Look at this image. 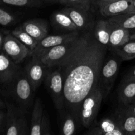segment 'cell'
<instances>
[{"label":"cell","instance_id":"12","mask_svg":"<svg viewBox=\"0 0 135 135\" xmlns=\"http://www.w3.org/2000/svg\"><path fill=\"white\" fill-rule=\"evenodd\" d=\"M45 67L38 59L34 57H32L25 67V72L34 92L38 89L44 79Z\"/></svg>","mask_w":135,"mask_h":135},{"label":"cell","instance_id":"33","mask_svg":"<svg viewBox=\"0 0 135 135\" xmlns=\"http://www.w3.org/2000/svg\"><path fill=\"white\" fill-rule=\"evenodd\" d=\"M4 37L2 34L0 33V53L3 51V45Z\"/></svg>","mask_w":135,"mask_h":135},{"label":"cell","instance_id":"5","mask_svg":"<svg viewBox=\"0 0 135 135\" xmlns=\"http://www.w3.org/2000/svg\"><path fill=\"white\" fill-rule=\"evenodd\" d=\"M45 84L50 92L56 109L62 113L65 106L63 80L59 69L51 71L45 76Z\"/></svg>","mask_w":135,"mask_h":135},{"label":"cell","instance_id":"29","mask_svg":"<svg viewBox=\"0 0 135 135\" xmlns=\"http://www.w3.org/2000/svg\"><path fill=\"white\" fill-rule=\"evenodd\" d=\"M50 124L48 117L46 113H43L42 123L40 125V135H50Z\"/></svg>","mask_w":135,"mask_h":135},{"label":"cell","instance_id":"26","mask_svg":"<svg viewBox=\"0 0 135 135\" xmlns=\"http://www.w3.org/2000/svg\"><path fill=\"white\" fill-rule=\"evenodd\" d=\"M0 5L21 7H33L41 5L40 0H0Z\"/></svg>","mask_w":135,"mask_h":135},{"label":"cell","instance_id":"39","mask_svg":"<svg viewBox=\"0 0 135 135\" xmlns=\"http://www.w3.org/2000/svg\"><path fill=\"white\" fill-rule=\"evenodd\" d=\"M133 135H135V132H134V133H133Z\"/></svg>","mask_w":135,"mask_h":135},{"label":"cell","instance_id":"1","mask_svg":"<svg viewBox=\"0 0 135 135\" xmlns=\"http://www.w3.org/2000/svg\"><path fill=\"white\" fill-rule=\"evenodd\" d=\"M108 48L97 40L94 29H90L79 34L57 65L63 80L65 106L76 121L80 120L83 100L100 83Z\"/></svg>","mask_w":135,"mask_h":135},{"label":"cell","instance_id":"16","mask_svg":"<svg viewBox=\"0 0 135 135\" xmlns=\"http://www.w3.org/2000/svg\"><path fill=\"white\" fill-rule=\"evenodd\" d=\"M111 26V34L109 48L115 50L130 40L129 30L121 27L118 25L109 22Z\"/></svg>","mask_w":135,"mask_h":135},{"label":"cell","instance_id":"6","mask_svg":"<svg viewBox=\"0 0 135 135\" xmlns=\"http://www.w3.org/2000/svg\"><path fill=\"white\" fill-rule=\"evenodd\" d=\"M3 51L17 64H19L31 54V50L12 34L4 37Z\"/></svg>","mask_w":135,"mask_h":135},{"label":"cell","instance_id":"25","mask_svg":"<svg viewBox=\"0 0 135 135\" xmlns=\"http://www.w3.org/2000/svg\"><path fill=\"white\" fill-rule=\"evenodd\" d=\"M75 118L69 112L64 115L61 127V133L64 135H73L76 132Z\"/></svg>","mask_w":135,"mask_h":135},{"label":"cell","instance_id":"9","mask_svg":"<svg viewBox=\"0 0 135 135\" xmlns=\"http://www.w3.org/2000/svg\"><path fill=\"white\" fill-rule=\"evenodd\" d=\"M74 41L75 40L48 49L38 59L46 67L57 65L67 55L73 45Z\"/></svg>","mask_w":135,"mask_h":135},{"label":"cell","instance_id":"20","mask_svg":"<svg viewBox=\"0 0 135 135\" xmlns=\"http://www.w3.org/2000/svg\"><path fill=\"white\" fill-rule=\"evenodd\" d=\"M119 100L124 105H128L135 99V79H125L119 90Z\"/></svg>","mask_w":135,"mask_h":135},{"label":"cell","instance_id":"31","mask_svg":"<svg viewBox=\"0 0 135 135\" xmlns=\"http://www.w3.org/2000/svg\"><path fill=\"white\" fill-rule=\"evenodd\" d=\"M125 109L127 111H128V112L135 115V102L131 103V104H128V105H126Z\"/></svg>","mask_w":135,"mask_h":135},{"label":"cell","instance_id":"32","mask_svg":"<svg viewBox=\"0 0 135 135\" xmlns=\"http://www.w3.org/2000/svg\"><path fill=\"white\" fill-rule=\"evenodd\" d=\"M125 79H135V68L128 74Z\"/></svg>","mask_w":135,"mask_h":135},{"label":"cell","instance_id":"40","mask_svg":"<svg viewBox=\"0 0 135 135\" xmlns=\"http://www.w3.org/2000/svg\"><path fill=\"white\" fill-rule=\"evenodd\" d=\"M133 102H135V99H134V101H133V102H132V103H133Z\"/></svg>","mask_w":135,"mask_h":135},{"label":"cell","instance_id":"11","mask_svg":"<svg viewBox=\"0 0 135 135\" xmlns=\"http://www.w3.org/2000/svg\"><path fill=\"white\" fill-rule=\"evenodd\" d=\"M133 0H116L104 3L100 5V11L104 17H112L123 13L133 12Z\"/></svg>","mask_w":135,"mask_h":135},{"label":"cell","instance_id":"22","mask_svg":"<svg viewBox=\"0 0 135 135\" xmlns=\"http://www.w3.org/2000/svg\"><path fill=\"white\" fill-rule=\"evenodd\" d=\"M109 22L127 30L135 28V12H129L110 17Z\"/></svg>","mask_w":135,"mask_h":135},{"label":"cell","instance_id":"18","mask_svg":"<svg viewBox=\"0 0 135 135\" xmlns=\"http://www.w3.org/2000/svg\"><path fill=\"white\" fill-rule=\"evenodd\" d=\"M43 113V105L42 100L39 98H36L32 112L31 123L30 127V135H40V125Z\"/></svg>","mask_w":135,"mask_h":135},{"label":"cell","instance_id":"7","mask_svg":"<svg viewBox=\"0 0 135 135\" xmlns=\"http://www.w3.org/2000/svg\"><path fill=\"white\" fill-rule=\"evenodd\" d=\"M121 58L116 54L105 59L101 69L100 83L102 86L105 94H108L112 88L121 65Z\"/></svg>","mask_w":135,"mask_h":135},{"label":"cell","instance_id":"8","mask_svg":"<svg viewBox=\"0 0 135 135\" xmlns=\"http://www.w3.org/2000/svg\"><path fill=\"white\" fill-rule=\"evenodd\" d=\"M79 35V32L75 31L59 35L46 36L45 38L39 41L35 48L32 50L30 56L38 59L48 49L69 41L74 40Z\"/></svg>","mask_w":135,"mask_h":135},{"label":"cell","instance_id":"19","mask_svg":"<svg viewBox=\"0 0 135 135\" xmlns=\"http://www.w3.org/2000/svg\"><path fill=\"white\" fill-rule=\"evenodd\" d=\"M94 32L97 40L109 48L111 34V26L109 21L104 19L98 21L94 28Z\"/></svg>","mask_w":135,"mask_h":135},{"label":"cell","instance_id":"4","mask_svg":"<svg viewBox=\"0 0 135 135\" xmlns=\"http://www.w3.org/2000/svg\"><path fill=\"white\" fill-rule=\"evenodd\" d=\"M11 94L22 108H27L31 102L34 92L25 72H20L10 83Z\"/></svg>","mask_w":135,"mask_h":135},{"label":"cell","instance_id":"38","mask_svg":"<svg viewBox=\"0 0 135 135\" xmlns=\"http://www.w3.org/2000/svg\"><path fill=\"white\" fill-rule=\"evenodd\" d=\"M130 40H135V33L134 34H132V35H131Z\"/></svg>","mask_w":135,"mask_h":135},{"label":"cell","instance_id":"34","mask_svg":"<svg viewBox=\"0 0 135 135\" xmlns=\"http://www.w3.org/2000/svg\"><path fill=\"white\" fill-rule=\"evenodd\" d=\"M96 3L99 5L102 3H104L109 2V1H116V0H96Z\"/></svg>","mask_w":135,"mask_h":135},{"label":"cell","instance_id":"21","mask_svg":"<svg viewBox=\"0 0 135 135\" xmlns=\"http://www.w3.org/2000/svg\"><path fill=\"white\" fill-rule=\"evenodd\" d=\"M53 21L57 27L64 31L71 32L79 30L77 26L71 20L69 16L62 10L54 13L53 15Z\"/></svg>","mask_w":135,"mask_h":135},{"label":"cell","instance_id":"15","mask_svg":"<svg viewBox=\"0 0 135 135\" xmlns=\"http://www.w3.org/2000/svg\"><path fill=\"white\" fill-rule=\"evenodd\" d=\"M61 10L69 16L79 30L87 29L90 25L88 17L89 11L76 7H67Z\"/></svg>","mask_w":135,"mask_h":135},{"label":"cell","instance_id":"24","mask_svg":"<svg viewBox=\"0 0 135 135\" xmlns=\"http://www.w3.org/2000/svg\"><path fill=\"white\" fill-rule=\"evenodd\" d=\"M12 35L15 36L16 38H18L22 43L26 45V46L29 47V48L32 50H34L36 47V45L38 44V42L36 39H34L33 37L29 34H28L26 32H25L22 27L18 26V28L15 29L13 32H12Z\"/></svg>","mask_w":135,"mask_h":135},{"label":"cell","instance_id":"27","mask_svg":"<svg viewBox=\"0 0 135 135\" xmlns=\"http://www.w3.org/2000/svg\"><path fill=\"white\" fill-rule=\"evenodd\" d=\"M16 21V17L14 15L9 11L0 7V25L9 26L14 23Z\"/></svg>","mask_w":135,"mask_h":135},{"label":"cell","instance_id":"14","mask_svg":"<svg viewBox=\"0 0 135 135\" xmlns=\"http://www.w3.org/2000/svg\"><path fill=\"white\" fill-rule=\"evenodd\" d=\"M91 135H124L117 121L109 118H104L98 125L86 133Z\"/></svg>","mask_w":135,"mask_h":135},{"label":"cell","instance_id":"13","mask_svg":"<svg viewBox=\"0 0 135 135\" xmlns=\"http://www.w3.org/2000/svg\"><path fill=\"white\" fill-rule=\"evenodd\" d=\"M21 27L38 42L47 36V23L42 19L28 20L22 24Z\"/></svg>","mask_w":135,"mask_h":135},{"label":"cell","instance_id":"35","mask_svg":"<svg viewBox=\"0 0 135 135\" xmlns=\"http://www.w3.org/2000/svg\"><path fill=\"white\" fill-rule=\"evenodd\" d=\"M6 107V104L4 103L2 100L0 99V108H4Z\"/></svg>","mask_w":135,"mask_h":135},{"label":"cell","instance_id":"10","mask_svg":"<svg viewBox=\"0 0 135 135\" xmlns=\"http://www.w3.org/2000/svg\"><path fill=\"white\" fill-rule=\"evenodd\" d=\"M20 67L3 51L0 53V83L9 84L19 74Z\"/></svg>","mask_w":135,"mask_h":135},{"label":"cell","instance_id":"37","mask_svg":"<svg viewBox=\"0 0 135 135\" xmlns=\"http://www.w3.org/2000/svg\"><path fill=\"white\" fill-rule=\"evenodd\" d=\"M44 1H49V2H51V3H57V2H59V0H44Z\"/></svg>","mask_w":135,"mask_h":135},{"label":"cell","instance_id":"30","mask_svg":"<svg viewBox=\"0 0 135 135\" xmlns=\"http://www.w3.org/2000/svg\"><path fill=\"white\" fill-rule=\"evenodd\" d=\"M1 109L2 108H0V133L2 132V131H3L5 117H6V113H4V112Z\"/></svg>","mask_w":135,"mask_h":135},{"label":"cell","instance_id":"3","mask_svg":"<svg viewBox=\"0 0 135 135\" xmlns=\"http://www.w3.org/2000/svg\"><path fill=\"white\" fill-rule=\"evenodd\" d=\"M7 112L5 117L4 133L7 135H23L27 133V126L22 110L17 109L9 103H6Z\"/></svg>","mask_w":135,"mask_h":135},{"label":"cell","instance_id":"36","mask_svg":"<svg viewBox=\"0 0 135 135\" xmlns=\"http://www.w3.org/2000/svg\"><path fill=\"white\" fill-rule=\"evenodd\" d=\"M132 10H133V12H135V0H133V3H132Z\"/></svg>","mask_w":135,"mask_h":135},{"label":"cell","instance_id":"17","mask_svg":"<svg viewBox=\"0 0 135 135\" xmlns=\"http://www.w3.org/2000/svg\"><path fill=\"white\" fill-rule=\"evenodd\" d=\"M115 121L125 134L133 135L135 132V115L125 108L119 112Z\"/></svg>","mask_w":135,"mask_h":135},{"label":"cell","instance_id":"23","mask_svg":"<svg viewBox=\"0 0 135 135\" xmlns=\"http://www.w3.org/2000/svg\"><path fill=\"white\" fill-rule=\"evenodd\" d=\"M115 54L122 61H127L135 58V40H129L115 50Z\"/></svg>","mask_w":135,"mask_h":135},{"label":"cell","instance_id":"28","mask_svg":"<svg viewBox=\"0 0 135 135\" xmlns=\"http://www.w3.org/2000/svg\"><path fill=\"white\" fill-rule=\"evenodd\" d=\"M59 3L69 7H76L89 11L90 9V0H59Z\"/></svg>","mask_w":135,"mask_h":135},{"label":"cell","instance_id":"2","mask_svg":"<svg viewBox=\"0 0 135 135\" xmlns=\"http://www.w3.org/2000/svg\"><path fill=\"white\" fill-rule=\"evenodd\" d=\"M104 96V88L99 83L83 100L80 111V121L84 127H89L96 119Z\"/></svg>","mask_w":135,"mask_h":135}]
</instances>
